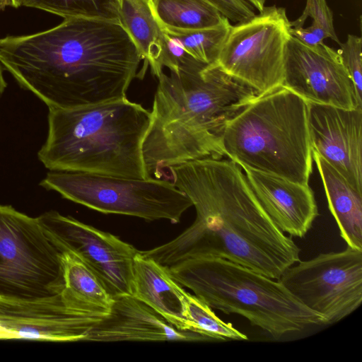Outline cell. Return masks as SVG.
<instances>
[{
	"instance_id": "cell-18",
	"label": "cell",
	"mask_w": 362,
	"mask_h": 362,
	"mask_svg": "<svg viewBox=\"0 0 362 362\" xmlns=\"http://www.w3.org/2000/svg\"><path fill=\"white\" fill-rule=\"evenodd\" d=\"M185 292L168 267L138 251L134 259L132 296L157 312L177 329L197 332L187 316Z\"/></svg>"
},
{
	"instance_id": "cell-30",
	"label": "cell",
	"mask_w": 362,
	"mask_h": 362,
	"mask_svg": "<svg viewBox=\"0 0 362 362\" xmlns=\"http://www.w3.org/2000/svg\"><path fill=\"white\" fill-rule=\"evenodd\" d=\"M8 6L18 8L22 6L23 0H6Z\"/></svg>"
},
{
	"instance_id": "cell-8",
	"label": "cell",
	"mask_w": 362,
	"mask_h": 362,
	"mask_svg": "<svg viewBox=\"0 0 362 362\" xmlns=\"http://www.w3.org/2000/svg\"><path fill=\"white\" fill-rule=\"evenodd\" d=\"M62 252L37 218L0 204V297L32 299L65 287Z\"/></svg>"
},
{
	"instance_id": "cell-6",
	"label": "cell",
	"mask_w": 362,
	"mask_h": 362,
	"mask_svg": "<svg viewBox=\"0 0 362 362\" xmlns=\"http://www.w3.org/2000/svg\"><path fill=\"white\" fill-rule=\"evenodd\" d=\"M173 278L211 308L246 318L272 338L325 325L278 280L216 257H198L168 267Z\"/></svg>"
},
{
	"instance_id": "cell-31",
	"label": "cell",
	"mask_w": 362,
	"mask_h": 362,
	"mask_svg": "<svg viewBox=\"0 0 362 362\" xmlns=\"http://www.w3.org/2000/svg\"><path fill=\"white\" fill-rule=\"evenodd\" d=\"M0 339H6L4 334L1 331H0Z\"/></svg>"
},
{
	"instance_id": "cell-24",
	"label": "cell",
	"mask_w": 362,
	"mask_h": 362,
	"mask_svg": "<svg viewBox=\"0 0 362 362\" xmlns=\"http://www.w3.org/2000/svg\"><path fill=\"white\" fill-rule=\"evenodd\" d=\"M22 6L40 9L64 19H119L117 0H23Z\"/></svg>"
},
{
	"instance_id": "cell-33",
	"label": "cell",
	"mask_w": 362,
	"mask_h": 362,
	"mask_svg": "<svg viewBox=\"0 0 362 362\" xmlns=\"http://www.w3.org/2000/svg\"><path fill=\"white\" fill-rule=\"evenodd\" d=\"M117 3H118V0H117Z\"/></svg>"
},
{
	"instance_id": "cell-23",
	"label": "cell",
	"mask_w": 362,
	"mask_h": 362,
	"mask_svg": "<svg viewBox=\"0 0 362 362\" xmlns=\"http://www.w3.org/2000/svg\"><path fill=\"white\" fill-rule=\"evenodd\" d=\"M291 34L308 45H317L327 38L341 44L334 29L333 13L326 0H306L302 14L291 21Z\"/></svg>"
},
{
	"instance_id": "cell-3",
	"label": "cell",
	"mask_w": 362,
	"mask_h": 362,
	"mask_svg": "<svg viewBox=\"0 0 362 362\" xmlns=\"http://www.w3.org/2000/svg\"><path fill=\"white\" fill-rule=\"evenodd\" d=\"M143 144L146 169L161 178L170 167L225 156L221 135L228 122L259 95L215 64L194 73L162 71Z\"/></svg>"
},
{
	"instance_id": "cell-13",
	"label": "cell",
	"mask_w": 362,
	"mask_h": 362,
	"mask_svg": "<svg viewBox=\"0 0 362 362\" xmlns=\"http://www.w3.org/2000/svg\"><path fill=\"white\" fill-rule=\"evenodd\" d=\"M282 86L307 102L345 109L362 108L338 50L323 42L308 45L291 36Z\"/></svg>"
},
{
	"instance_id": "cell-27",
	"label": "cell",
	"mask_w": 362,
	"mask_h": 362,
	"mask_svg": "<svg viewBox=\"0 0 362 362\" xmlns=\"http://www.w3.org/2000/svg\"><path fill=\"white\" fill-rule=\"evenodd\" d=\"M216 8L230 22H243L255 15L245 0H205Z\"/></svg>"
},
{
	"instance_id": "cell-16",
	"label": "cell",
	"mask_w": 362,
	"mask_h": 362,
	"mask_svg": "<svg viewBox=\"0 0 362 362\" xmlns=\"http://www.w3.org/2000/svg\"><path fill=\"white\" fill-rule=\"evenodd\" d=\"M242 169L258 201L275 225L291 236L303 238L319 214L309 185L247 168Z\"/></svg>"
},
{
	"instance_id": "cell-10",
	"label": "cell",
	"mask_w": 362,
	"mask_h": 362,
	"mask_svg": "<svg viewBox=\"0 0 362 362\" xmlns=\"http://www.w3.org/2000/svg\"><path fill=\"white\" fill-rule=\"evenodd\" d=\"M278 280L302 304L336 323L362 302V251L350 247L288 267Z\"/></svg>"
},
{
	"instance_id": "cell-25",
	"label": "cell",
	"mask_w": 362,
	"mask_h": 362,
	"mask_svg": "<svg viewBox=\"0 0 362 362\" xmlns=\"http://www.w3.org/2000/svg\"><path fill=\"white\" fill-rule=\"evenodd\" d=\"M186 313L195 331L213 341L247 340V337L231 323L221 320L211 308L188 292L185 293Z\"/></svg>"
},
{
	"instance_id": "cell-1",
	"label": "cell",
	"mask_w": 362,
	"mask_h": 362,
	"mask_svg": "<svg viewBox=\"0 0 362 362\" xmlns=\"http://www.w3.org/2000/svg\"><path fill=\"white\" fill-rule=\"evenodd\" d=\"M168 170L167 180L188 197L196 218L143 255L168 267L193 257H221L274 279L300 260V249L272 221L237 163L204 158Z\"/></svg>"
},
{
	"instance_id": "cell-32",
	"label": "cell",
	"mask_w": 362,
	"mask_h": 362,
	"mask_svg": "<svg viewBox=\"0 0 362 362\" xmlns=\"http://www.w3.org/2000/svg\"><path fill=\"white\" fill-rule=\"evenodd\" d=\"M0 8H3V0H0Z\"/></svg>"
},
{
	"instance_id": "cell-12",
	"label": "cell",
	"mask_w": 362,
	"mask_h": 362,
	"mask_svg": "<svg viewBox=\"0 0 362 362\" xmlns=\"http://www.w3.org/2000/svg\"><path fill=\"white\" fill-rule=\"evenodd\" d=\"M104 317L88 310L66 286L47 297H0V331L6 339L85 341Z\"/></svg>"
},
{
	"instance_id": "cell-29",
	"label": "cell",
	"mask_w": 362,
	"mask_h": 362,
	"mask_svg": "<svg viewBox=\"0 0 362 362\" xmlns=\"http://www.w3.org/2000/svg\"><path fill=\"white\" fill-rule=\"evenodd\" d=\"M4 69L0 64V98L6 88L7 83L4 77Z\"/></svg>"
},
{
	"instance_id": "cell-26",
	"label": "cell",
	"mask_w": 362,
	"mask_h": 362,
	"mask_svg": "<svg viewBox=\"0 0 362 362\" xmlns=\"http://www.w3.org/2000/svg\"><path fill=\"white\" fill-rule=\"evenodd\" d=\"M339 45L337 50L353 82L358 103L362 107V38L349 34L346 42Z\"/></svg>"
},
{
	"instance_id": "cell-19",
	"label": "cell",
	"mask_w": 362,
	"mask_h": 362,
	"mask_svg": "<svg viewBox=\"0 0 362 362\" xmlns=\"http://www.w3.org/2000/svg\"><path fill=\"white\" fill-rule=\"evenodd\" d=\"M312 155L341 237L348 247L362 251V193L313 150Z\"/></svg>"
},
{
	"instance_id": "cell-28",
	"label": "cell",
	"mask_w": 362,
	"mask_h": 362,
	"mask_svg": "<svg viewBox=\"0 0 362 362\" xmlns=\"http://www.w3.org/2000/svg\"><path fill=\"white\" fill-rule=\"evenodd\" d=\"M253 8H255L258 11H261L264 7L267 0H245Z\"/></svg>"
},
{
	"instance_id": "cell-5",
	"label": "cell",
	"mask_w": 362,
	"mask_h": 362,
	"mask_svg": "<svg viewBox=\"0 0 362 362\" xmlns=\"http://www.w3.org/2000/svg\"><path fill=\"white\" fill-rule=\"evenodd\" d=\"M221 144L241 168L308 185L313 159L308 102L284 86L259 95L228 122Z\"/></svg>"
},
{
	"instance_id": "cell-4",
	"label": "cell",
	"mask_w": 362,
	"mask_h": 362,
	"mask_svg": "<svg viewBox=\"0 0 362 362\" xmlns=\"http://www.w3.org/2000/svg\"><path fill=\"white\" fill-rule=\"evenodd\" d=\"M151 112L127 98L70 109L49 108L38 151L49 170L146 179L143 144Z\"/></svg>"
},
{
	"instance_id": "cell-11",
	"label": "cell",
	"mask_w": 362,
	"mask_h": 362,
	"mask_svg": "<svg viewBox=\"0 0 362 362\" xmlns=\"http://www.w3.org/2000/svg\"><path fill=\"white\" fill-rule=\"evenodd\" d=\"M37 218L53 244L61 252H69L81 259L113 298L132 295L134 259L139 251L134 246L57 211Z\"/></svg>"
},
{
	"instance_id": "cell-7",
	"label": "cell",
	"mask_w": 362,
	"mask_h": 362,
	"mask_svg": "<svg viewBox=\"0 0 362 362\" xmlns=\"http://www.w3.org/2000/svg\"><path fill=\"white\" fill-rule=\"evenodd\" d=\"M64 198L103 214L146 221H180L191 206L188 197L169 180L127 178L72 171L50 170L40 182Z\"/></svg>"
},
{
	"instance_id": "cell-15",
	"label": "cell",
	"mask_w": 362,
	"mask_h": 362,
	"mask_svg": "<svg viewBox=\"0 0 362 362\" xmlns=\"http://www.w3.org/2000/svg\"><path fill=\"white\" fill-rule=\"evenodd\" d=\"M86 341H211L194 332L181 331L132 295L114 298L108 315L96 323Z\"/></svg>"
},
{
	"instance_id": "cell-21",
	"label": "cell",
	"mask_w": 362,
	"mask_h": 362,
	"mask_svg": "<svg viewBox=\"0 0 362 362\" xmlns=\"http://www.w3.org/2000/svg\"><path fill=\"white\" fill-rule=\"evenodd\" d=\"M65 286L93 313L106 316L109 314L114 298L97 275L76 255L62 252Z\"/></svg>"
},
{
	"instance_id": "cell-2",
	"label": "cell",
	"mask_w": 362,
	"mask_h": 362,
	"mask_svg": "<svg viewBox=\"0 0 362 362\" xmlns=\"http://www.w3.org/2000/svg\"><path fill=\"white\" fill-rule=\"evenodd\" d=\"M142 57L119 19L65 18L41 32L0 38V64L48 108L127 98Z\"/></svg>"
},
{
	"instance_id": "cell-20",
	"label": "cell",
	"mask_w": 362,
	"mask_h": 362,
	"mask_svg": "<svg viewBox=\"0 0 362 362\" xmlns=\"http://www.w3.org/2000/svg\"><path fill=\"white\" fill-rule=\"evenodd\" d=\"M118 14L119 21L155 76L161 48V30L150 1L118 0Z\"/></svg>"
},
{
	"instance_id": "cell-22",
	"label": "cell",
	"mask_w": 362,
	"mask_h": 362,
	"mask_svg": "<svg viewBox=\"0 0 362 362\" xmlns=\"http://www.w3.org/2000/svg\"><path fill=\"white\" fill-rule=\"evenodd\" d=\"M159 25L192 30L218 24L224 16L205 0H149Z\"/></svg>"
},
{
	"instance_id": "cell-17",
	"label": "cell",
	"mask_w": 362,
	"mask_h": 362,
	"mask_svg": "<svg viewBox=\"0 0 362 362\" xmlns=\"http://www.w3.org/2000/svg\"><path fill=\"white\" fill-rule=\"evenodd\" d=\"M224 17L217 25L192 30L160 26L161 48L157 64L175 73H194L214 64L231 27Z\"/></svg>"
},
{
	"instance_id": "cell-14",
	"label": "cell",
	"mask_w": 362,
	"mask_h": 362,
	"mask_svg": "<svg viewBox=\"0 0 362 362\" xmlns=\"http://www.w3.org/2000/svg\"><path fill=\"white\" fill-rule=\"evenodd\" d=\"M308 104L312 150L362 193V108Z\"/></svg>"
},
{
	"instance_id": "cell-9",
	"label": "cell",
	"mask_w": 362,
	"mask_h": 362,
	"mask_svg": "<svg viewBox=\"0 0 362 362\" xmlns=\"http://www.w3.org/2000/svg\"><path fill=\"white\" fill-rule=\"evenodd\" d=\"M291 21L284 8L265 6L258 14L232 25L214 63L259 95L283 85Z\"/></svg>"
}]
</instances>
